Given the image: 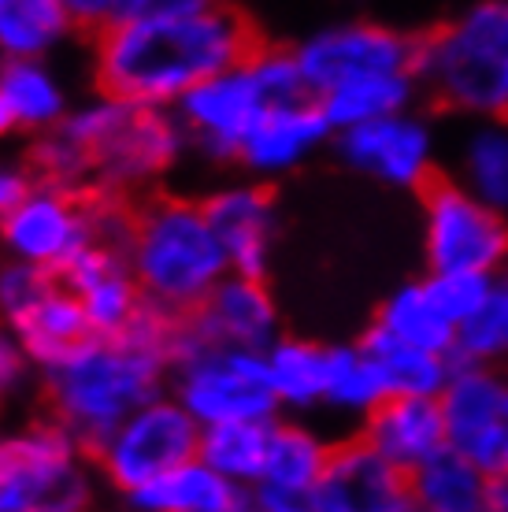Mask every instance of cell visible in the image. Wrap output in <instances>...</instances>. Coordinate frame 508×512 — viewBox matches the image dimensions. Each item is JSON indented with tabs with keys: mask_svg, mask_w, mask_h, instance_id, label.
Returning a JSON list of instances; mask_svg holds the SVG:
<instances>
[{
	"mask_svg": "<svg viewBox=\"0 0 508 512\" xmlns=\"http://www.w3.org/2000/svg\"><path fill=\"white\" fill-rule=\"evenodd\" d=\"M171 397L201 427L216 423H275L282 416L264 353L175 342Z\"/></svg>",
	"mask_w": 508,
	"mask_h": 512,
	"instance_id": "11",
	"label": "cell"
},
{
	"mask_svg": "<svg viewBox=\"0 0 508 512\" xmlns=\"http://www.w3.org/2000/svg\"><path fill=\"white\" fill-rule=\"evenodd\" d=\"M15 138H19V134H15V123H12V116H8L4 101H0V145H12Z\"/></svg>",
	"mask_w": 508,
	"mask_h": 512,
	"instance_id": "41",
	"label": "cell"
},
{
	"mask_svg": "<svg viewBox=\"0 0 508 512\" xmlns=\"http://www.w3.org/2000/svg\"><path fill=\"white\" fill-rule=\"evenodd\" d=\"M60 275L0 256V323H15Z\"/></svg>",
	"mask_w": 508,
	"mask_h": 512,
	"instance_id": "36",
	"label": "cell"
},
{
	"mask_svg": "<svg viewBox=\"0 0 508 512\" xmlns=\"http://www.w3.org/2000/svg\"><path fill=\"white\" fill-rule=\"evenodd\" d=\"M38 386L41 368L26 353L23 338L8 323H0V409L23 405L30 394H38Z\"/></svg>",
	"mask_w": 508,
	"mask_h": 512,
	"instance_id": "35",
	"label": "cell"
},
{
	"mask_svg": "<svg viewBox=\"0 0 508 512\" xmlns=\"http://www.w3.org/2000/svg\"><path fill=\"white\" fill-rule=\"evenodd\" d=\"M412 487L401 468L379 457L360 435H338L308 512H408Z\"/></svg>",
	"mask_w": 508,
	"mask_h": 512,
	"instance_id": "20",
	"label": "cell"
},
{
	"mask_svg": "<svg viewBox=\"0 0 508 512\" xmlns=\"http://www.w3.org/2000/svg\"><path fill=\"white\" fill-rule=\"evenodd\" d=\"M408 512H423V509H416V505H412V509H408Z\"/></svg>",
	"mask_w": 508,
	"mask_h": 512,
	"instance_id": "44",
	"label": "cell"
},
{
	"mask_svg": "<svg viewBox=\"0 0 508 512\" xmlns=\"http://www.w3.org/2000/svg\"><path fill=\"white\" fill-rule=\"evenodd\" d=\"M323 4H338V8H353V4H360V0H323Z\"/></svg>",
	"mask_w": 508,
	"mask_h": 512,
	"instance_id": "42",
	"label": "cell"
},
{
	"mask_svg": "<svg viewBox=\"0 0 508 512\" xmlns=\"http://www.w3.org/2000/svg\"><path fill=\"white\" fill-rule=\"evenodd\" d=\"M89 171V193L138 205L167 186L190 160V138L175 108L130 104L93 90L78 97L60 123Z\"/></svg>",
	"mask_w": 508,
	"mask_h": 512,
	"instance_id": "3",
	"label": "cell"
},
{
	"mask_svg": "<svg viewBox=\"0 0 508 512\" xmlns=\"http://www.w3.org/2000/svg\"><path fill=\"white\" fill-rule=\"evenodd\" d=\"M101 472L49 416L0 431V512H97Z\"/></svg>",
	"mask_w": 508,
	"mask_h": 512,
	"instance_id": "7",
	"label": "cell"
},
{
	"mask_svg": "<svg viewBox=\"0 0 508 512\" xmlns=\"http://www.w3.org/2000/svg\"><path fill=\"white\" fill-rule=\"evenodd\" d=\"M204 216L227 249L234 275L271 279L282 242V205L275 186L249 175L219 179L201 193Z\"/></svg>",
	"mask_w": 508,
	"mask_h": 512,
	"instance_id": "16",
	"label": "cell"
},
{
	"mask_svg": "<svg viewBox=\"0 0 508 512\" xmlns=\"http://www.w3.org/2000/svg\"><path fill=\"white\" fill-rule=\"evenodd\" d=\"M34 186H38V175H34V167H30L26 149L0 145V219L8 216Z\"/></svg>",
	"mask_w": 508,
	"mask_h": 512,
	"instance_id": "37",
	"label": "cell"
},
{
	"mask_svg": "<svg viewBox=\"0 0 508 512\" xmlns=\"http://www.w3.org/2000/svg\"><path fill=\"white\" fill-rule=\"evenodd\" d=\"M0 101L19 138H38L60 127L75 108V82L56 60H0Z\"/></svg>",
	"mask_w": 508,
	"mask_h": 512,
	"instance_id": "24",
	"label": "cell"
},
{
	"mask_svg": "<svg viewBox=\"0 0 508 512\" xmlns=\"http://www.w3.org/2000/svg\"><path fill=\"white\" fill-rule=\"evenodd\" d=\"M386 397H390V386L360 338L327 342V394H323L319 420H331L338 435H356L360 423L368 420Z\"/></svg>",
	"mask_w": 508,
	"mask_h": 512,
	"instance_id": "25",
	"label": "cell"
},
{
	"mask_svg": "<svg viewBox=\"0 0 508 512\" xmlns=\"http://www.w3.org/2000/svg\"><path fill=\"white\" fill-rule=\"evenodd\" d=\"M423 104L445 123L508 116V0H464L420 26Z\"/></svg>",
	"mask_w": 508,
	"mask_h": 512,
	"instance_id": "4",
	"label": "cell"
},
{
	"mask_svg": "<svg viewBox=\"0 0 508 512\" xmlns=\"http://www.w3.org/2000/svg\"><path fill=\"white\" fill-rule=\"evenodd\" d=\"M490 512H508V468L490 479Z\"/></svg>",
	"mask_w": 508,
	"mask_h": 512,
	"instance_id": "40",
	"label": "cell"
},
{
	"mask_svg": "<svg viewBox=\"0 0 508 512\" xmlns=\"http://www.w3.org/2000/svg\"><path fill=\"white\" fill-rule=\"evenodd\" d=\"M445 138L449 123L434 108L420 104L364 127L338 130L327 156L345 175L416 201L445 175Z\"/></svg>",
	"mask_w": 508,
	"mask_h": 512,
	"instance_id": "8",
	"label": "cell"
},
{
	"mask_svg": "<svg viewBox=\"0 0 508 512\" xmlns=\"http://www.w3.org/2000/svg\"><path fill=\"white\" fill-rule=\"evenodd\" d=\"M271 423H216L201 431V457L208 468L227 475L230 483L253 490L264 475Z\"/></svg>",
	"mask_w": 508,
	"mask_h": 512,
	"instance_id": "33",
	"label": "cell"
},
{
	"mask_svg": "<svg viewBox=\"0 0 508 512\" xmlns=\"http://www.w3.org/2000/svg\"><path fill=\"white\" fill-rule=\"evenodd\" d=\"M356 435L364 438L379 457L401 468L405 475L420 472L423 464L445 453V416L438 397L390 394Z\"/></svg>",
	"mask_w": 508,
	"mask_h": 512,
	"instance_id": "22",
	"label": "cell"
},
{
	"mask_svg": "<svg viewBox=\"0 0 508 512\" xmlns=\"http://www.w3.org/2000/svg\"><path fill=\"white\" fill-rule=\"evenodd\" d=\"M334 427L301 416H279L271 423L264 475L253 487L260 512H308L312 490L327 472L334 453Z\"/></svg>",
	"mask_w": 508,
	"mask_h": 512,
	"instance_id": "19",
	"label": "cell"
},
{
	"mask_svg": "<svg viewBox=\"0 0 508 512\" xmlns=\"http://www.w3.org/2000/svg\"><path fill=\"white\" fill-rule=\"evenodd\" d=\"M408 487L423 512H490V475L449 449L408 475Z\"/></svg>",
	"mask_w": 508,
	"mask_h": 512,
	"instance_id": "32",
	"label": "cell"
},
{
	"mask_svg": "<svg viewBox=\"0 0 508 512\" xmlns=\"http://www.w3.org/2000/svg\"><path fill=\"white\" fill-rule=\"evenodd\" d=\"M75 38L60 0H0V60H56Z\"/></svg>",
	"mask_w": 508,
	"mask_h": 512,
	"instance_id": "29",
	"label": "cell"
},
{
	"mask_svg": "<svg viewBox=\"0 0 508 512\" xmlns=\"http://www.w3.org/2000/svg\"><path fill=\"white\" fill-rule=\"evenodd\" d=\"M60 282L82 301L93 334H127L149 308L127 264V253L115 245L89 242L64 268Z\"/></svg>",
	"mask_w": 508,
	"mask_h": 512,
	"instance_id": "21",
	"label": "cell"
},
{
	"mask_svg": "<svg viewBox=\"0 0 508 512\" xmlns=\"http://www.w3.org/2000/svg\"><path fill=\"white\" fill-rule=\"evenodd\" d=\"M420 271L494 279L508 268V219L442 175L416 197Z\"/></svg>",
	"mask_w": 508,
	"mask_h": 512,
	"instance_id": "10",
	"label": "cell"
},
{
	"mask_svg": "<svg viewBox=\"0 0 508 512\" xmlns=\"http://www.w3.org/2000/svg\"><path fill=\"white\" fill-rule=\"evenodd\" d=\"M445 416V449L483 475L508 468V368L457 364L438 397Z\"/></svg>",
	"mask_w": 508,
	"mask_h": 512,
	"instance_id": "14",
	"label": "cell"
},
{
	"mask_svg": "<svg viewBox=\"0 0 508 512\" xmlns=\"http://www.w3.org/2000/svg\"><path fill=\"white\" fill-rule=\"evenodd\" d=\"M486 282L490 279H475V275L416 271V275L394 282L375 301L368 327L390 334L405 346H420L431 349V353H449L453 357L460 323L479 308Z\"/></svg>",
	"mask_w": 508,
	"mask_h": 512,
	"instance_id": "13",
	"label": "cell"
},
{
	"mask_svg": "<svg viewBox=\"0 0 508 512\" xmlns=\"http://www.w3.org/2000/svg\"><path fill=\"white\" fill-rule=\"evenodd\" d=\"M282 334H286L282 305L279 294L271 290V279H253V275L230 271L227 279L204 297V305H197L190 316L178 320L175 342L264 353Z\"/></svg>",
	"mask_w": 508,
	"mask_h": 512,
	"instance_id": "17",
	"label": "cell"
},
{
	"mask_svg": "<svg viewBox=\"0 0 508 512\" xmlns=\"http://www.w3.org/2000/svg\"><path fill=\"white\" fill-rule=\"evenodd\" d=\"M127 512H260L256 494L249 487L230 483L227 475L197 457L182 464L164 479H156L149 487L134 490L123 498Z\"/></svg>",
	"mask_w": 508,
	"mask_h": 512,
	"instance_id": "26",
	"label": "cell"
},
{
	"mask_svg": "<svg viewBox=\"0 0 508 512\" xmlns=\"http://www.w3.org/2000/svg\"><path fill=\"white\" fill-rule=\"evenodd\" d=\"M457 364H483V368H508V268L486 282L479 308L460 323Z\"/></svg>",
	"mask_w": 508,
	"mask_h": 512,
	"instance_id": "34",
	"label": "cell"
},
{
	"mask_svg": "<svg viewBox=\"0 0 508 512\" xmlns=\"http://www.w3.org/2000/svg\"><path fill=\"white\" fill-rule=\"evenodd\" d=\"M312 97L290 45L260 41L245 64L201 82L175 104V116L190 138V160L204 167H238L245 138L271 104Z\"/></svg>",
	"mask_w": 508,
	"mask_h": 512,
	"instance_id": "6",
	"label": "cell"
},
{
	"mask_svg": "<svg viewBox=\"0 0 508 512\" xmlns=\"http://www.w3.org/2000/svg\"><path fill=\"white\" fill-rule=\"evenodd\" d=\"M260 41L238 0L190 19H119L89 45V78L119 101L175 108L201 82L245 64Z\"/></svg>",
	"mask_w": 508,
	"mask_h": 512,
	"instance_id": "1",
	"label": "cell"
},
{
	"mask_svg": "<svg viewBox=\"0 0 508 512\" xmlns=\"http://www.w3.org/2000/svg\"><path fill=\"white\" fill-rule=\"evenodd\" d=\"M201 431V423L171 394L141 405L93 449V464L101 472L104 490H112L123 501L134 490L164 479L167 472L197 461Z\"/></svg>",
	"mask_w": 508,
	"mask_h": 512,
	"instance_id": "12",
	"label": "cell"
},
{
	"mask_svg": "<svg viewBox=\"0 0 508 512\" xmlns=\"http://www.w3.org/2000/svg\"><path fill=\"white\" fill-rule=\"evenodd\" d=\"M89 238V193H71L45 182H38L0 219V256L34 264L49 275H64Z\"/></svg>",
	"mask_w": 508,
	"mask_h": 512,
	"instance_id": "15",
	"label": "cell"
},
{
	"mask_svg": "<svg viewBox=\"0 0 508 512\" xmlns=\"http://www.w3.org/2000/svg\"><path fill=\"white\" fill-rule=\"evenodd\" d=\"M227 0H123V19H190Z\"/></svg>",
	"mask_w": 508,
	"mask_h": 512,
	"instance_id": "39",
	"label": "cell"
},
{
	"mask_svg": "<svg viewBox=\"0 0 508 512\" xmlns=\"http://www.w3.org/2000/svg\"><path fill=\"white\" fill-rule=\"evenodd\" d=\"M8 327L23 338L26 353L34 357V364H38L41 372L93 338L86 308H82V301L60 279L52 282L49 290L26 308L19 320L8 323Z\"/></svg>",
	"mask_w": 508,
	"mask_h": 512,
	"instance_id": "28",
	"label": "cell"
},
{
	"mask_svg": "<svg viewBox=\"0 0 508 512\" xmlns=\"http://www.w3.org/2000/svg\"><path fill=\"white\" fill-rule=\"evenodd\" d=\"M127 264L145 305L164 316H190L230 275L227 249L204 216L201 197L160 190L134 205Z\"/></svg>",
	"mask_w": 508,
	"mask_h": 512,
	"instance_id": "5",
	"label": "cell"
},
{
	"mask_svg": "<svg viewBox=\"0 0 508 512\" xmlns=\"http://www.w3.org/2000/svg\"><path fill=\"white\" fill-rule=\"evenodd\" d=\"M175 334V316L153 308L127 334H93L41 372L45 416L93 453L141 405L171 394Z\"/></svg>",
	"mask_w": 508,
	"mask_h": 512,
	"instance_id": "2",
	"label": "cell"
},
{
	"mask_svg": "<svg viewBox=\"0 0 508 512\" xmlns=\"http://www.w3.org/2000/svg\"><path fill=\"white\" fill-rule=\"evenodd\" d=\"M334 127L327 123L316 97H297L286 104H271L264 119L245 138L238 156V175L256 182L279 186V182L301 175L308 164H316L323 153H331Z\"/></svg>",
	"mask_w": 508,
	"mask_h": 512,
	"instance_id": "18",
	"label": "cell"
},
{
	"mask_svg": "<svg viewBox=\"0 0 508 512\" xmlns=\"http://www.w3.org/2000/svg\"><path fill=\"white\" fill-rule=\"evenodd\" d=\"M264 360L282 416L319 420L327 394V342L286 331L275 346L264 349Z\"/></svg>",
	"mask_w": 508,
	"mask_h": 512,
	"instance_id": "27",
	"label": "cell"
},
{
	"mask_svg": "<svg viewBox=\"0 0 508 512\" xmlns=\"http://www.w3.org/2000/svg\"><path fill=\"white\" fill-rule=\"evenodd\" d=\"M297 67L312 97L338 90L345 82L379 75H416L420 67V30L368 12H338L308 26L290 41Z\"/></svg>",
	"mask_w": 508,
	"mask_h": 512,
	"instance_id": "9",
	"label": "cell"
},
{
	"mask_svg": "<svg viewBox=\"0 0 508 512\" xmlns=\"http://www.w3.org/2000/svg\"><path fill=\"white\" fill-rule=\"evenodd\" d=\"M97 512H115V509H97ZM119 512H127V509H119Z\"/></svg>",
	"mask_w": 508,
	"mask_h": 512,
	"instance_id": "43",
	"label": "cell"
},
{
	"mask_svg": "<svg viewBox=\"0 0 508 512\" xmlns=\"http://www.w3.org/2000/svg\"><path fill=\"white\" fill-rule=\"evenodd\" d=\"M327 123L338 130H353L375 119L397 116L408 108H420L423 90L420 75H379V78H360V82H345L338 90L316 97Z\"/></svg>",
	"mask_w": 508,
	"mask_h": 512,
	"instance_id": "30",
	"label": "cell"
},
{
	"mask_svg": "<svg viewBox=\"0 0 508 512\" xmlns=\"http://www.w3.org/2000/svg\"><path fill=\"white\" fill-rule=\"evenodd\" d=\"M364 349H368L375 364H379L382 379L390 386V394H412V397H442V390L449 386L457 360L449 353H431L420 346H405L390 334L375 331L364 323V331L356 334Z\"/></svg>",
	"mask_w": 508,
	"mask_h": 512,
	"instance_id": "31",
	"label": "cell"
},
{
	"mask_svg": "<svg viewBox=\"0 0 508 512\" xmlns=\"http://www.w3.org/2000/svg\"><path fill=\"white\" fill-rule=\"evenodd\" d=\"M445 175L508 219V116L449 123Z\"/></svg>",
	"mask_w": 508,
	"mask_h": 512,
	"instance_id": "23",
	"label": "cell"
},
{
	"mask_svg": "<svg viewBox=\"0 0 508 512\" xmlns=\"http://www.w3.org/2000/svg\"><path fill=\"white\" fill-rule=\"evenodd\" d=\"M60 4H64L75 34H86L89 41L123 19V0H60Z\"/></svg>",
	"mask_w": 508,
	"mask_h": 512,
	"instance_id": "38",
	"label": "cell"
}]
</instances>
